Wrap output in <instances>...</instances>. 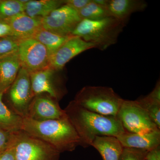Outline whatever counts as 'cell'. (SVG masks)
Wrapping results in <instances>:
<instances>
[{
  "label": "cell",
  "instance_id": "obj_6",
  "mask_svg": "<svg viewBox=\"0 0 160 160\" xmlns=\"http://www.w3.org/2000/svg\"><path fill=\"white\" fill-rule=\"evenodd\" d=\"M117 117L126 132L144 133L160 129L136 100H123Z\"/></svg>",
  "mask_w": 160,
  "mask_h": 160
},
{
  "label": "cell",
  "instance_id": "obj_14",
  "mask_svg": "<svg viewBox=\"0 0 160 160\" xmlns=\"http://www.w3.org/2000/svg\"><path fill=\"white\" fill-rule=\"evenodd\" d=\"M41 19L30 17L24 12L10 18L6 22L11 27L12 37L18 41L31 38L42 27Z\"/></svg>",
  "mask_w": 160,
  "mask_h": 160
},
{
  "label": "cell",
  "instance_id": "obj_9",
  "mask_svg": "<svg viewBox=\"0 0 160 160\" xmlns=\"http://www.w3.org/2000/svg\"><path fill=\"white\" fill-rule=\"evenodd\" d=\"M78 12L64 5L41 19L43 29L62 36H71L81 22Z\"/></svg>",
  "mask_w": 160,
  "mask_h": 160
},
{
  "label": "cell",
  "instance_id": "obj_11",
  "mask_svg": "<svg viewBox=\"0 0 160 160\" xmlns=\"http://www.w3.org/2000/svg\"><path fill=\"white\" fill-rule=\"evenodd\" d=\"M58 101L46 94L35 96L29 105L26 118L35 121L59 119L66 117Z\"/></svg>",
  "mask_w": 160,
  "mask_h": 160
},
{
  "label": "cell",
  "instance_id": "obj_28",
  "mask_svg": "<svg viewBox=\"0 0 160 160\" xmlns=\"http://www.w3.org/2000/svg\"><path fill=\"white\" fill-rule=\"evenodd\" d=\"M13 139L11 145L0 153V160H16Z\"/></svg>",
  "mask_w": 160,
  "mask_h": 160
},
{
  "label": "cell",
  "instance_id": "obj_4",
  "mask_svg": "<svg viewBox=\"0 0 160 160\" xmlns=\"http://www.w3.org/2000/svg\"><path fill=\"white\" fill-rule=\"evenodd\" d=\"M123 100L110 87L86 86L79 91L73 101L89 111L117 117Z\"/></svg>",
  "mask_w": 160,
  "mask_h": 160
},
{
  "label": "cell",
  "instance_id": "obj_13",
  "mask_svg": "<svg viewBox=\"0 0 160 160\" xmlns=\"http://www.w3.org/2000/svg\"><path fill=\"white\" fill-rule=\"evenodd\" d=\"M124 148L149 151L160 145V129L144 133L126 132L117 137Z\"/></svg>",
  "mask_w": 160,
  "mask_h": 160
},
{
  "label": "cell",
  "instance_id": "obj_26",
  "mask_svg": "<svg viewBox=\"0 0 160 160\" xmlns=\"http://www.w3.org/2000/svg\"><path fill=\"white\" fill-rule=\"evenodd\" d=\"M14 133H11L0 129V153L12 143Z\"/></svg>",
  "mask_w": 160,
  "mask_h": 160
},
{
  "label": "cell",
  "instance_id": "obj_8",
  "mask_svg": "<svg viewBox=\"0 0 160 160\" xmlns=\"http://www.w3.org/2000/svg\"><path fill=\"white\" fill-rule=\"evenodd\" d=\"M17 52L21 67L29 73L49 66V51L44 45L34 38L18 40Z\"/></svg>",
  "mask_w": 160,
  "mask_h": 160
},
{
  "label": "cell",
  "instance_id": "obj_18",
  "mask_svg": "<svg viewBox=\"0 0 160 160\" xmlns=\"http://www.w3.org/2000/svg\"><path fill=\"white\" fill-rule=\"evenodd\" d=\"M64 5V0H29L24 5V12L30 17L42 19Z\"/></svg>",
  "mask_w": 160,
  "mask_h": 160
},
{
  "label": "cell",
  "instance_id": "obj_24",
  "mask_svg": "<svg viewBox=\"0 0 160 160\" xmlns=\"http://www.w3.org/2000/svg\"><path fill=\"white\" fill-rule=\"evenodd\" d=\"M18 40L12 36L0 38V59L18 51Z\"/></svg>",
  "mask_w": 160,
  "mask_h": 160
},
{
  "label": "cell",
  "instance_id": "obj_3",
  "mask_svg": "<svg viewBox=\"0 0 160 160\" xmlns=\"http://www.w3.org/2000/svg\"><path fill=\"white\" fill-rule=\"evenodd\" d=\"M126 25L112 17L102 19H83L76 26L71 36H78L92 43L96 48L105 50L114 45Z\"/></svg>",
  "mask_w": 160,
  "mask_h": 160
},
{
  "label": "cell",
  "instance_id": "obj_7",
  "mask_svg": "<svg viewBox=\"0 0 160 160\" xmlns=\"http://www.w3.org/2000/svg\"><path fill=\"white\" fill-rule=\"evenodd\" d=\"M6 92L10 109L21 117L26 118L29 105L34 97L29 72L20 67L15 80Z\"/></svg>",
  "mask_w": 160,
  "mask_h": 160
},
{
  "label": "cell",
  "instance_id": "obj_22",
  "mask_svg": "<svg viewBox=\"0 0 160 160\" xmlns=\"http://www.w3.org/2000/svg\"><path fill=\"white\" fill-rule=\"evenodd\" d=\"M78 13L82 20H100L111 17L107 8L98 5L93 0H91Z\"/></svg>",
  "mask_w": 160,
  "mask_h": 160
},
{
  "label": "cell",
  "instance_id": "obj_23",
  "mask_svg": "<svg viewBox=\"0 0 160 160\" xmlns=\"http://www.w3.org/2000/svg\"><path fill=\"white\" fill-rule=\"evenodd\" d=\"M24 12V5L19 0H0V21H7Z\"/></svg>",
  "mask_w": 160,
  "mask_h": 160
},
{
  "label": "cell",
  "instance_id": "obj_15",
  "mask_svg": "<svg viewBox=\"0 0 160 160\" xmlns=\"http://www.w3.org/2000/svg\"><path fill=\"white\" fill-rule=\"evenodd\" d=\"M147 6L143 0H109L107 8L111 17L126 26L132 13L144 11Z\"/></svg>",
  "mask_w": 160,
  "mask_h": 160
},
{
  "label": "cell",
  "instance_id": "obj_21",
  "mask_svg": "<svg viewBox=\"0 0 160 160\" xmlns=\"http://www.w3.org/2000/svg\"><path fill=\"white\" fill-rule=\"evenodd\" d=\"M70 36H62L41 27L30 38L37 40L44 45L49 51L50 57Z\"/></svg>",
  "mask_w": 160,
  "mask_h": 160
},
{
  "label": "cell",
  "instance_id": "obj_19",
  "mask_svg": "<svg viewBox=\"0 0 160 160\" xmlns=\"http://www.w3.org/2000/svg\"><path fill=\"white\" fill-rule=\"evenodd\" d=\"M4 94L0 92V129L16 133L22 130L23 118L15 113L4 103Z\"/></svg>",
  "mask_w": 160,
  "mask_h": 160
},
{
  "label": "cell",
  "instance_id": "obj_20",
  "mask_svg": "<svg viewBox=\"0 0 160 160\" xmlns=\"http://www.w3.org/2000/svg\"><path fill=\"white\" fill-rule=\"evenodd\" d=\"M149 114L153 122L160 129V83L158 81L154 89L146 96L136 100Z\"/></svg>",
  "mask_w": 160,
  "mask_h": 160
},
{
  "label": "cell",
  "instance_id": "obj_12",
  "mask_svg": "<svg viewBox=\"0 0 160 160\" xmlns=\"http://www.w3.org/2000/svg\"><path fill=\"white\" fill-rule=\"evenodd\" d=\"M92 48H96L92 43L86 42L79 37L71 36L57 51L50 56L49 66L56 71L62 70L72 59Z\"/></svg>",
  "mask_w": 160,
  "mask_h": 160
},
{
  "label": "cell",
  "instance_id": "obj_1",
  "mask_svg": "<svg viewBox=\"0 0 160 160\" xmlns=\"http://www.w3.org/2000/svg\"><path fill=\"white\" fill-rule=\"evenodd\" d=\"M84 148L91 146L97 136L117 137L125 132L117 117L107 116L89 111L71 101L64 109Z\"/></svg>",
  "mask_w": 160,
  "mask_h": 160
},
{
  "label": "cell",
  "instance_id": "obj_27",
  "mask_svg": "<svg viewBox=\"0 0 160 160\" xmlns=\"http://www.w3.org/2000/svg\"><path fill=\"white\" fill-rule=\"evenodd\" d=\"M90 1L91 0H64V4L78 12L86 6Z\"/></svg>",
  "mask_w": 160,
  "mask_h": 160
},
{
  "label": "cell",
  "instance_id": "obj_25",
  "mask_svg": "<svg viewBox=\"0 0 160 160\" xmlns=\"http://www.w3.org/2000/svg\"><path fill=\"white\" fill-rule=\"evenodd\" d=\"M148 151L142 149L124 148L120 160H143Z\"/></svg>",
  "mask_w": 160,
  "mask_h": 160
},
{
  "label": "cell",
  "instance_id": "obj_10",
  "mask_svg": "<svg viewBox=\"0 0 160 160\" xmlns=\"http://www.w3.org/2000/svg\"><path fill=\"white\" fill-rule=\"evenodd\" d=\"M54 70L49 66L30 72L32 88L35 96L46 94L59 101L65 94L59 81L55 77Z\"/></svg>",
  "mask_w": 160,
  "mask_h": 160
},
{
  "label": "cell",
  "instance_id": "obj_17",
  "mask_svg": "<svg viewBox=\"0 0 160 160\" xmlns=\"http://www.w3.org/2000/svg\"><path fill=\"white\" fill-rule=\"evenodd\" d=\"M91 146L98 150L103 160H120L124 147L117 138L113 136H97Z\"/></svg>",
  "mask_w": 160,
  "mask_h": 160
},
{
  "label": "cell",
  "instance_id": "obj_30",
  "mask_svg": "<svg viewBox=\"0 0 160 160\" xmlns=\"http://www.w3.org/2000/svg\"><path fill=\"white\" fill-rule=\"evenodd\" d=\"M143 160H160V146L147 152Z\"/></svg>",
  "mask_w": 160,
  "mask_h": 160
},
{
  "label": "cell",
  "instance_id": "obj_5",
  "mask_svg": "<svg viewBox=\"0 0 160 160\" xmlns=\"http://www.w3.org/2000/svg\"><path fill=\"white\" fill-rule=\"evenodd\" d=\"M16 160H59L60 153L48 143L23 130L14 133Z\"/></svg>",
  "mask_w": 160,
  "mask_h": 160
},
{
  "label": "cell",
  "instance_id": "obj_29",
  "mask_svg": "<svg viewBox=\"0 0 160 160\" xmlns=\"http://www.w3.org/2000/svg\"><path fill=\"white\" fill-rule=\"evenodd\" d=\"M12 36V31L9 24L5 21H0V38Z\"/></svg>",
  "mask_w": 160,
  "mask_h": 160
},
{
  "label": "cell",
  "instance_id": "obj_2",
  "mask_svg": "<svg viewBox=\"0 0 160 160\" xmlns=\"http://www.w3.org/2000/svg\"><path fill=\"white\" fill-rule=\"evenodd\" d=\"M22 130L48 143L60 153L73 151L81 140L69 119L38 121L23 118Z\"/></svg>",
  "mask_w": 160,
  "mask_h": 160
},
{
  "label": "cell",
  "instance_id": "obj_31",
  "mask_svg": "<svg viewBox=\"0 0 160 160\" xmlns=\"http://www.w3.org/2000/svg\"><path fill=\"white\" fill-rule=\"evenodd\" d=\"M93 1L98 5L107 8L109 0H93Z\"/></svg>",
  "mask_w": 160,
  "mask_h": 160
},
{
  "label": "cell",
  "instance_id": "obj_16",
  "mask_svg": "<svg viewBox=\"0 0 160 160\" xmlns=\"http://www.w3.org/2000/svg\"><path fill=\"white\" fill-rule=\"evenodd\" d=\"M17 52L0 59V92H6L17 76L21 67Z\"/></svg>",
  "mask_w": 160,
  "mask_h": 160
}]
</instances>
